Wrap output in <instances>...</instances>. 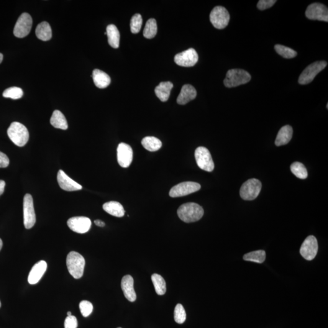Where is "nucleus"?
I'll list each match as a JSON object with an SVG mask.
<instances>
[{
  "label": "nucleus",
  "instance_id": "31",
  "mask_svg": "<svg viewBox=\"0 0 328 328\" xmlns=\"http://www.w3.org/2000/svg\"><path fill=\"white\" fill-rule=\"evenodd\" d=\"M158 27L157 23L156 20L154 19H150L146 23L144 30H143V36L146 38L151 39L155 37L157 34Z\"/></svg>",
  "mask_w": 328,
  "mask_h": 328
},
{
  "label": "nucleus",
  "instance_id": "6",
  "mask_svg": "<svg viewBox=\"0 0 328 328\" xmlns=\"http://www.w3.org/2000/svg\"><path fill=\"white\" fill-rule=\"evenodd\" d=\"M327 64L325 61H318L311 64L300 76L299 83L301 84H307L311 83L317 74L327 67Z\"/></svg>",
  "mask_w": 328,
  "mask_h": 328
},
{
  "label": "nucleus",
  "instance_id": "13",
  "mask_svg": "<svg viewBox=\"0 0 328 328\" xmlns=\"http://www.w3.org/2000/svg\"><path fill=\"white\" fill-rule=\"evenodd\" d=\"M307 19L319 21L328 22V9L327 6L321 3H312L310 4L306 11Z\"/></svg>",
  "mask_w": 328,
  "mask_h": 328
},
{
  "label": "nucleus",
  "instance_id": "39",
  "mask_svg": "<svg viewBox=\"0 0 328 328\" xmlns=\"http://www.w3.org/2000/svg\"><path fill=\"white\" fill-rule=\"evenodd\" d=\"M78 326V320L75 316H71L66 318L65 328H77Z\"/></svg>",
  "mask_w": 328,
  "mask_h": 328
},
{
  "label": "nucleus",
  "instance_id": "5",
  "mask_svg": "<svg viewBox=\"0 0 328 328\" xmlns=\"http://www.w3.org/2000/svg\"><path fill=\"white\" fill-rule=\"evenodd\" d=\"M261 183L257 179H250L243 184L240 189V196L246 201H252L257 198L260 194Z\"/></svg>",
  "mask_w": 328,
  "mask_h": 328
},
{
  "label": "nucleus",
  "instance_id": "37",
  "mask_svg": "<svg viewBox=\"0 0 328 328\" xmlns=\"http://www.w3.org/2000/svg\"><path fill=\"white\" fill-rule=\"evenodd\" d=\"M79 308H80L82 316L87 317L89 316L93 312V304L88 301H82L79 304Z\"/></svg>",
  "mask_w": 328,
  "mask_h": 328
},
{
  "label": "nucleus",
  "instance_id": "29",
  "mask_svg": "<svg viewBox=\"0 0 328 328\" xmlns=\"http://www.w3.org/2000/svg\"><path fill=\"white\" fill-rule=\"evenodd\" d=\"M152 280L155 287L156 293L159 296H163L166 293V283L163 276L157 273H154L152 276Z\"/></svg>",
  "mask_w": 328,
  "mask_h": 328
},
{
  "label": "nucleus",
  "instance_id": "24",
  "mask_svg": "<svg viewBox=\"0 0 328 328\" xmlns=\"http://www.w3.org/2000/svg\"><path fill=\"white\" fill-rule=\"evenodd\" d=\"M103 209L105 211L112 216L121 218L125 215L124 207L119 202L116 201L106 202L104 204Z\"/></svg>",
  "mask_w": 328,
  "mask_h": 328
},
{
  "label": "nucleus",
  "instance_id": "9",
  "mask_svg": "<svg viewBox=\"0 0 328 328\" xmlns=\"http://www.w3.org/2000/svg\"><path fill=\"white\" fill-rule=\"evenodd\" d=\"M24 219L26 229H29L34 227L36 222V216L34 202L30 194H27L24 197Z\"/></svg>",
  "mask_w": 328,
  "mask_h": 328
},
{
  "label": "nucleus",
  "instance_id": "17",
  "mask_svg": "<svg viewBox=\"0 0 328 328\" xmlns=\"http://www.w3.org/2000/svg\"><path fill=\"white\" fill-rule=\"evenodd\" d=\"M57 181L61 189L68 191H80L82 186L72 179L63 170H60L57 173Z\"/></svg>",
  "mask_w": 328,
  "mask_h": 328
},
{
  "label": "nucleus",
  "instance_id": "12",
  "mask_svg": "<svg viewBox=\"0 0 328 328\" xmlns=\"http://www.w3.org/2000/svg\"><path fill=\"white\" fill-rule=\"evenodd\" d=\"M318 243L314 236L307 237L302 244L300 253L305 260L311 261L316 257L318 252Z\"/></svg>",
  "mask_w": 328,
  "mask_h": 328
},
{
  "label": "nucleus",
  "instance_id": "2",
  "mask_svg": "<svg viewBox=\"0 0 328 328\" xmlns=\"http://www.w3.org/2000/svg\"><path fill=\"white\" fill-rule=\"evenodd\" d=\"M7 135L10 139L18 147H24L29 140V134L27 128L19 122L12 123L8 130Z\"/></svg>",
  "mask_w": 328,
  "mask_h": 328
},
{
  "label": "nucleus",
  "instance_id": "15",
  "mask_svg": "<svg viewBox=\"0 0 328 328\" xmlns=\"http://www.w3.org/2000/svg\"><path fill=\"white\" fill-rule=\"evenodd\" d=\"M69 228L73 232L78 234H85L90 229L91 221L88 218L76 217L71 218L67 221Z\"/></svg>",
  "mask_w": 328,
  "mask_h": 328
},
{
  "label": "nucleus",
  "instance_id": "35",
  "mask_svg": "<svg viewBox=\"0 0 328 328\" xmlns=\"http://www.w3.org/2000/svg\"><path fill=\"white\" fill-rule=\"evenodd\" d=\"M142 25V18L139 14L133 15L130 21V29L133 34H137Z\"/></svg>",
  "mask_w": 328,
  "mask_h": 328
},
{
  "label": "nucleus",
  "instance_id": "41",
  "mask_svg": "<svg viewBox=\"0 0 328 328\" xmlns=\"http://www.w3.org/2000/svg\"><path fill=\"white\" fill-rule=\"evenodd\" d=\"M5 186H6L5 182L2 180H0V196L4 193Z\"/></svg>",
  "mask_w": 328,
  "mask_h": 328
},
{
  "label": "nucleus",
  "instance_id": "32",
  "mask_svg": "<svg viewBox=\"0 0 328 328\" xmlns=\"http://www.w3.org/2000/svg\"><path fill=\"white\" fill-rule=\"evenodd\" d=\"M291 170L292 173L299 179H304L307 178V171L303 164L299 162L292 164Z\"/></svg>",
  "mask_w": 328,
  "mask_h": 328
},
{
  "label": "nucleus",
  "instance_id": "11",
  "mask_svg": "<svg viewBox=\"0 0 328 328\" xmlns=\"http://www.w3.org/2000/svg\"><path fill=\"white\" fill-rule=\"evenodd\" d=\"M32 19L27 13L20 15L15 24L14 34L18 38H24L29 34L32 29Z\"/></svg>",
  "mask_w": 328,
  "mask_h": 328
},
{
  "label": "nucleus",
  "instance_id": "7",
  "mask_svg": "<svg viewBox=\"0 0 328 328\" xmlns=\"http://www.w3.org/2000/svg\"><path fill=\"white\" fill-rule=\"evenodd\" d=\"M210 20L213 26L217 29H224L229 25V13L224 7H215L210 14Z\"/></svg>",
  "mask_w": 328,
  "mask_h": 328
},
{
  "label": "nucleus",
  "instance_id": "16",
  "mask_svg": "<svg viewBox=\"0 0 328 328\" xmlns=\"http://www.w3.org/2000/svg\"><path fill=\"white\" fill-rule=\"evenodd\" d=\"M117 161L120 166L123 168H127L132 163L133 152L132 147L125 143H120L118 145Z\"/></svg>",
  "mask_w": 328,
  "mask_h": 328
},
{
  "label": "nucleus",
  "instance_id": "1",
  "mask_svg": "<svg viewBox=\"0 0 328 328\" xmlns=\"http://www.w3.org/2000/svg\"><path fill=\"white\" fill-rule=\"evenodd\" d=\"M178 215L182 221L186 223L199 221L204 215V209L199 204L188 202L182 205L178 209Z\"/></svg>",
  "mask_w": 328,
  "mask_h": 328
},
{
  "label": "nucleus",
  "instance_id": "46",
  "mask_svg": "<svg viewBox=\"0 0 328 328\" xmlns=\"http://www.w3.org/2000/svg\"><path fill=\"white\" fill-rule=\"evenodd\" d=\"M1 301H0V307H1Z\"/></svg>",
  "mask_w": 328,
  "mask_h": 328
},
{
  "label": "nucleus",
  "instance_id": "40",
  "mask_svg": "<svg viewBox=\"0 0 328 328\" xmlns=\"http://www.w3.org/2000/svg\"><path fill=\"white\" fill-rule=\"evenodd\" d=\"M9 164L8 157L4 153L0 152V168H6Z\"/></svg>",
  "mask_w": 328,
  "mask_h": 328
},
{
  "label": "nucleus",
  "instance_id": "30",
  "mask_svg": "<svg viewBox=\"0 0 328 328\" xmlns=\"http://www.w3.org/2000/svg\"><path fill=\"white\" fill-rule=\"evenodd\" d=\"M243 259L245 261L261 264L266 260V252L265 251L262 250L253 251V252L246 253L243 256Z\"/></svg>",
  "mask_w": 328,
  "mask_h": 328
},
{
  "label": "nucleus",
  "instance_id": "20",
  "mask_svg": "<svg viewBox=\"0 0 328 328\" xmlns=\"http://www.w3.org/2000/svg\"><path fill=\"white\" fill-rule=\"evenodd\" d=\"M197 95L195 88L191 84H185L181 89V93L177 98V103L186 105L196 98Z\"/></svg>",
  "mask_w": 328,
  "mask_h": 328
},
{
  "label": "nucleus",
  "instance_id": "8",
  "mask_svg": "<svg viewBox=\"0 0 328 328\" xmlns=\"http://www.w3.org/2000/svg\"><path fill=\"white\" fill-rule=\"evenodd\" d=\"M194 156L197 165L202 170L211 172L214 170L215 165L213 161L211 153L208 149L204 147L196 148Z\"/></svg>",
  "mask_w": 328,
  "mask_h": 328
},
{
  "label": "nucleus",
  "instance_id": "4",
  "mask_svg": "<svg viewBox=\"0 0 328 328\" xmlns=\"http://www.w3.org/2000/svg\"><path fill=\"white\" fill-rule=\"evenodd\" d=\"M250 80L251 76L248 72L241 69H233L227 71L224 84L227 88H234L247 83Z\"/></svg>",
  "mask_w": 328,
  "mask_h": 328
},
{
  "label": "nucleus",
  "instance_id": "38",
  "mask_svg": "<svg viewBox=\"0 0 328 328\" xmlns=\"http://www.w3.org/2000/svg\"><path fill=\"white\" fill-rule=\"evenodd\" d=\"M276 2V0H260L258 2L257 7L261 11H264L273 7Z\"/></svg>",
  "mask_w": 328,
  "mask_h": 328
},
{
  "label": "nucleus",
  "instance_id": "36",
  "mask_svg": "<svg viewBox=\"0 0 328 328\" xmlns=\"http://www.w3.org/2000/svg\"><path fill=\"white\" fill-rule=\"evenodd\" d=\"M186 312L183 305L178 304L176 305L175 311H174V319L178 324H183L186 320Z\"/></svg>",
  "mask_w": 328,
  "mask_h": 328
},
{
  "label": "nucleus",
  "instance_id": "44",
  "mask_svg": "<svg viewBox=\"0 0 328 328\" xmlns=\"http://www.w3.org/2000/svg\"><path fill=\"white\" fill-rule=\"evenodd\" d=\"M2 247V242L1 238H0V250H1Z\"/></svg>",
  "mask_w": 328,
  "mask_h": 328
},
{
  "label": "nucleus",
  "instance_id": "19",
  "mask_svg": "<svg viewBox=\"0 0 328 328\" xmlns=\"http://www.w3.org/2000/svg\"><path fill=\"white\" fill-rule=\"evenodd\" d=\"M47 270V263L46 261L42 260L36 263L33 266L28 276V282L30 284H37Z\"/></svg>",
  "mask_w": 328,
  "mask_h": 328
},
{
  "label": "nucleus",
  "instance_id": "14",
  "mask_svg": "<svg viewBox=\"0 0 328 328\" xmlns=\"http://www.w3.org/2000/svg\"><path fill=\"white\" fill-rule=\"evenodd\" d=\"M198 55L193 48H190L183 52L178 54L175 57L177 65L183 67H191L198 61Z\"/></svg>",
  "mask_w": 328,
  "mask_h": 328
},
{
  "label": "nucleus",
  "instance_id": "47",
  "mask_svg": "<svg viewBox=\"0 0 328 328\" xmlns=\"http://www.w3.org/2000/svg\"></svg>",
  "mask_w": 328,
  "mask_h": 328
},
{
  "label": "nucleus",
  "instance_id": "3",
  "mask_svg": "<svg viewBox=\"0 0 328 328\" xmlns=\"http://www.w3.org/2000/svg\"><path fill=\"white\" fill-rule=\"evenodd\" d=\"M66 265L69 273L74 278L79 279L83 276L85 260L80 253L74 251L69 253L66 258Z\"/></svg>",
  "mask_w": 328,
  "mask_h": 328
},
{
  "label": "nucleus",
  "instance_id": "34",
  "mask_svg": "<svg viewBox=\"0 0 328 328\" xmlns=\"http://www.w3.org/2000/svg\"><path fill=\"white\" fill-rule=\"evenodd\" d=\"M2 96L6 98H11L14 100L19 99L24 96V91L19 87H11V88L6 89L3 92Z\"/></svg>",
  "mask_w": 328,
  "mask_h": 328
},
{
  "label": "nucleus",
  "instance_id": "27",
  "mask_svg": "<svg viewBox=\"0 0 328 328\" xmlns=\"http://www.w3.org/2000/svg\"><path fill=\"white\" fill-rule=\"evenodd\" d=\"M51 124L56 129L66 130L68 129V125L65 116L62 112L58 110L53 112L50 120Z\"/></svg>",
  "mask_w": 328,
  "mask_h": 328
},
{
  "label": "nucleus",
  "instance_id": "42",
  "mask_svg": "<svg viewBox=\"0 0 328 328\" xmlns=\"http://www.w3.org/2000/svg\"><path fill=\"white\" fill-rule=\"evenodd\" d=\"M95 224L97 225V226L103 227L106 225L105 222L101 221V220L97 219L96 221H94Z\"/></svg>",
  "mask_w": 328,
  "mask_h": 328
},
{
  "label": "nucleus",
  "instance_id": "25",
  "mask_svg": "<svg viewBox=\"0 0 328 328\" xmlns=\"http://www.w3.org/2000/svg\"><path fill=\"white\" fill-rule=\"evenodd\" d=\"M106 32L109 45L113 48L117 49L119 48L120 33L116 26L114 25L108 26Z\"/></svg>",
  "mask_w": 328,
  "mask_h": 328
},
{
  "label": "nucleus",
  "instance_id": "21",
  "mask_svg": "<svg viewBox=\"0 0 328 328\" xmlns=\"http://www.w3.org/2000/svg\"><path fill=\"white\" fill-rule=\"evenodd\" d=\"M293 128L289 125H285L281 128L275 139V145L276 146H282L288 144L293 137Z\"/></svg>",
  "mask_w": 328,
  "mask_h": 328
},
{
  "label": "nucleus",
  "instance_id": "28",
  "mask_svg": "<svg viewBox=\"0 0 328 328\" xmlns=\"http://www.w3.org/2000/svg\"><path fill=\"white\" fill-rule=\"evenodd\" d=\"M142 145L145 149L150 152H156L162 147V142L155 137H147L143 138Z\"/></svg>",
  "mask_w": 328,
  "mask_h": 328
},
{
  "label": "nucleus",
  "instance_id": "22",
  "mask_svg": "<svg viewBox=\"0 0 328 328\" xmlns=\"http://www.w3.org/2000/svg\"><path fill=\"white\" fill-rule=\"evenodd\" d=\"M93 79L95 85L99 88H106L111 83L110 77L105 72L97 69L93 72Z\"/></svg>",
  "mask_w": 328,
  "mask_h": 328
},
{
  "label": "nucleus",
  "instance_id": "33",
  "mask_svg": "<svg viewBox=\"0 0 328 328\" xmlns=\"http://www.w3.org/2000/svg\"><path fill=\"white\" fill-rule=\"evenodd\" d=\"M275 50L279 55L286 58H294L297 55V53L296 51L290 48L284 47L283 45H276L275 46Z\"/></svg>",
  "mask_w": 328,
  "mask_h": 328
},
{
  "label": "nucleus",
  "instance_id": "43",
  "mask_svg": "<svg viewBox=\"0 0 328 328\" xmlns=\"http://www.w3.org/2000/svg\"><path fill=\"white\" fill-rule=\"evenodd\" d=\"M2 59H3V55H2L1 53H0V63L2 62Z\"/></svg>",
  "mask_w": 328,
  "mask_h": 328
},
{
  "label": "nucleus",
  "instance_id": "10",
  "mask_svg": "<svg viewBox=\"0 0 328 328\" xmlns=\"http://www.w3.org/2000/svg\"><path fill=\"white\" fill-rule=\"evenodd\" d=\"M200 189L201 185L198 183L191 181L184 182L171 188L169 194L171 198H177L188 195L198 191Z\"/></svg>",
  "mask_w": 328,
  "mask_h": 328
},
{
  "label": "nucleus",
  "instance_id": "18",
  "mask_svg": "<svg viewBox=\"0 0 328 328\" xmlns=\"http://www.w3.org/2000/svg\"><path fill=\"white\" fill-rule=\"evenodd\" d=\"M121 288L125 298L131 302L137 300V294L134 289V280L132 276L127 275L122 279Z\"/></svg>",
  "mask_w": 328,
  "mask_h": 328
},
{
  "label": "nucleus",
  "instance_id": "26",
  "mask_svg": "<svg viewBox=\"0 0 328 328\" xmlns=\"http://www.w3.org/2000/svg\"><path fill=\"white\" fill-rule=\"evenodd\" d=\"M35 34L38 39L45 42L50 40L52 38V29L50 24L47 22L40 23L36 28Z\"/></svg>",
  "mask_w": 328,
  "mask_h": 328
},
{
  "label": "nucleus",
  "instance_id": "45",
  "mask_svg": "<svg viewBox=\"0 0 328 328\" xmlns=\"http://www.w3.org/2000/svg\"><path fill=\"white\" fill-rule=\"evenodd\" d=\"M67 315H68V316H72V313H71V312H68Z\"/></svg>",
  "mask_w": 328,
  "mask_h": 328
},
{
  "label": "nucleus",
  "instance_id": "23",
  "mask_svg": "<svg viewBox=\"0 0 328 328\" xmlns=\"http://www.w3.org/2000/svg\"><path fill=\"white\" fill-rule=\"evenodd\" d=\"M173 84L170 82H163L156 87L155 89L156 96L162 102L168 101Z\"/></svg>",
  "mask_w": 328,
  "mask_h": 328
}]
</instances>
